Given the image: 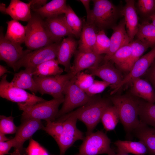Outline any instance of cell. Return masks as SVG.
I'll use <instances>...</instances> for the list:
<instances>
[{
	"label": "cell",
	"instance_id": "cell-1",
	"mask_svg": "<svg viewBox=\"0 0 155 155\" xmlns=\"http://www.w3.org/2000/svg\"><path fill=\"white\" fill-rule=\"evenodd\" d=\"M110 101L117 111L127 137L130 139L133 131L141 122L139 117V100L123 95L113 96Z\"/></svg>",
	"mask_w": 155,
	"mask_h": 155
},
{
	"label": "cell",
	"instance_id": "cell-2",
	"mask_svg": "<svg viewBox=\"0 0 155 155\" xmlns=\"http://www.w3.org/2000/svg\"><path fill=\"white\" fill-rule=\"evenodd\" d=\"M107 99L94 98L89 102L77 109L57 119L61 121L69 117H74L83 122L86 125V134L92 132L99 123L105 110L111 105Z\"/></svg>",
	"mask_w": 155,
	"mask_h": 155
},
{
	"label": "cell",
	"instance_id": "cell-3",
	"mask_svg": "<svg viewBox=\"0 0 155 155\" xmlns=\"http://www.w3.org/2000/svg\"><path fill=\"white\" fill-rule=\"evenodd\" d=\"M42 18L36 13L32 14L31 18L26 26L24 43L28 49L31 51L59 42L52 37Z\"/></svg>",
	"mask_w": 155,
	"mask_h": 155
},
{
	"label": "cell",
	"instance_id": "cell-4",
	"mask_svg": "<svg viewBox=\"0 0 155 155\" xmlns=\"http://www.w3.org/2000/svg\"><path fill=\"white\" fill-rule=\"evenodd\" d=\"M93 7L86 22L99 30L112 28L121 16V9L108 0H92Z\"/></svg>",
	"mask_w": 155,
	"mask_h": 155
},
{
	"label": "cell",
	"instance_id": "cell-5",
	"mask_svg": "<svg viewBox=\"0 0 155 155\" xmlns=\"http://www.w3.org/2000/svg\"><path fill=\"white\" fill-rule=\"evenodd\" d=\"M64 100V97L53 98L33 105L17 103L19 109L23 111L22 121L28 119L55 121L59 111V107Z\"/></svg>",
	"mask_w": 155,
	"mask_h": 155
},
{
	"label": "cell",
	"instance_id": "cell-6",
	"mask_svg": "<svg viewBox=\"0 0 155 155\" xmlns=\"http://www.w3.org/2000/svg\"><path fill=\"white\" fill-rule=\"evenodd\" d=\"M111 141L102 131L86 134L80 146L78 155H115L110 146Z\"/></svg>",
	"mask_w": 155,
	"mask_h": 155
},
{
	"label": "cell",
	"instance_id": "cell-7",
	"mask_svg": "<svg viewBox=\"0 0 155 155\" xmlns=\"http://www.w3.org/2000/svg\"><path fill=\"white\" fill-rule=\"evenodd\" d=\"M74 76L70 73L49 77L33 76L38 91L42 95L47 94L54 98L64 97V90L69 81Z\"/></svg>",
	"mask_w": 155,
	"mask_h": 155
},
{
	"label": "cell",
	"instance_id": "cell-8",
	"mask_svg": "<svg viewBox=\"0 0 155 155\" xmlns=\"http://www.w3.org/2000/svg\"><path fill=\"white\" fill-rule=\"evenodd\" d=\"M63 94L65 95L64 101L56 119L70 112L74 108L84 105L94 98L89 96L76 84L75 76L67 84Z\"/></svg>",
	"mask_w": 155,
	"mask_h": 155
},
{
	"label": "cell",
	"instance_id": "cell-9",
	"mask_svg": "<svg viewBox=\"0 0 155 155\" xmlns=\"http://www.w3.org/2000/svg\"><path fill=\"white\" fill-rule=\"evenodd\" d=\"M7 75L1 77L0 82V96L11 102L33 105L46 100L42 97L30 94L25 90L13 85L7 79Z\"/></svg>",
	"mask_w": 155,
	"mask_h": 155
},
{
	"label": "cell",
	"instance_id": "cell-10",
	"mask_svg": "<svg viewBox=\"0 0 155 155\" xmlns=\"http://www.w3.org/2000/svg\"><path fill=\"white\" fill-rule=\"evenodd\" d=\"M62 41L55 42L41 48L31 51L24 56L17 64L16 71L20 67L33 69L37 66L57 57Z\"/></svg>",
	"mask_w": 155,
	"mask_h": 155
},
{
	"label": "cell",
	"instance_id": "cell-11",
	"mask_svg": "<svg viewBox=\"0 0 155 155\" xmlns=\"http://www.w3.org/2000/svg\"><path fill=\"white\" fill-rule=\"evenodd\" d=\"M23 50L21 45L12 43L6 39L2 28L0 32V59L5 62L16 71L17 64L24 56L31 51Z\"/></svg>",
	"mask_w": 155,
	"mask_h": 155
},
{
	"label": "cell",
	"instance_id": "cell-12",
	"mask_svg": "<svg viewBox=\"0 0 155 155\" xmlns=\"http://www.w3.org/2000/svg\"><path fill=\"white\" fill-rule=\"evenodd\" d=\"M77 119L74 117H69L59 121L64 122L63 131L56 142L60 149L59 155H64L70 147L76 141L83 140L84 138L83 133L77 127Z\"/></svg>",
	"mask_w": 155,
	"mask_h": 155
},
{
	"label": "cell",
	"instance_id": "cell-13",
	"mask_svg": "<svg viewBox=\"0 0 155 155\" xmlns=\"http://www.w3.org/2000/svg\"><path fill=\"white\" fill-rule=\"evenodd\" d=\"M155 59V46L136 61L129 73L123 78L116 88L111 92L110 94H114L123 85L144 75Z\"/></svg>",
	"mask_w": 155,
	"mask_h": 155
},
{
	"label": "cell",
	"instance_id": "cell-14",
	"mask_svg": "<svg viewBox=\"0 0 155 155\" xmlns=\"http://www.w3.org/2000/svg\"><path fill=\"white\" fill-rule=\"evenodd\" d=\"M44 127L41 120L28 119L22 121L21 125L18 127L13 138L15 149L18 150L21 155H24L25 151L23 147L24 143L30 138L37 131L43 130Z\"/></svg>",
	"mask_w": 155,
	"mask_h": 155
},
{
	"label": "cell",
	"instance_id": "cell-15",
	"mask_svg": "<svg viewBox=\"0 0 155 155\" xmlns=\"http://www.w3.org/2000/svg\"><path fill=\"white\" fill-rule=\"evenodd\" d=\"M74 63L70 71L75 76L82 71L95 68L99 65L104 57L94 52H85L76 51Z\"/></svg>",
	"mask_w": 155,
	"mask_h": 155
},
{
	"label": "cell",
	"instance_id": "cell-16",
	"mask_svg": "<svg viewBox=\"0 0 155 155\" xmlns=\"http://www.w3.org/2000/svg\"><path fill=\"white\" fill-rule=\"evenodd\" d=\"M88 72L95 75L108 83L113 90L116 88L123 78L121 72L109 61L103 64L92 69H87Z\"/></svg>",
	"mask_w": 155,
	"mask_h": 155
},
{
	"label": "cell",
	"instance_id": "cell-17",
	"mask_svg": "<svg viewBox=\"0 0 155 155\" xmlns=\"http://www.w3.org/2000/svg\"><path fill=\"white\" fill-rule=\"evenodd\" d=\"M112 29L113 32L110 38V48L104 58L105 61H109L112 55L120 48L131 42L126 31L124 18Z\"/></svg>",
	"mask_w": 155,
	"mask_h": 155
},
{
	"label": "cell",
	"instance_id": "cell-18",
	"mask_svg": "<svg viewBox=\"0 0 155 155\" xmlns=\"http://www.w3.org/2000/svg\"><path fill=\"white\" fill-rule=\"evenodd\" d=\"M31 4L20 0H11L8 6L1 3L0 10L2 13L9 15L13 19L17 21L28 22L31 18Z\"/></svg>",
	"mask_w": 155,
	"mask_h": 155
},
{
	"label": "cell",
	"instance_id": "cell-19",
	"mask_svg": "<svg viewBox=\"0 0 155 155\" xmlns=\"http://www.w3.org/2000/svg\"><path fill=\"white\" fill-rule=\"evenodd\" d=\"M124 6L121 9V16L124 17L126 31L132 42L137 33L139 24V19L135 7V1L125 0Z\"/></svg>",
	"mask_w": 155,
	"mask_h": 155
},
{
	"label": "cell",
	"instance_id": "cell-20",
	"mask_svg": "<svg viewBox=\"0 0 155 155\" xmlns=\"http://www.w3.org/2000/svg\"><path fill=\"white\" fill-rule=\"evenodd\" d=\"M78 43L72 36L64 38L60 45L57 56L59 63L65 67L67 73L70 71L71 66L70 62L71 57L76 52Z\"/></svg>",
	"mask_w": 155,
	"mask_h": 155
},
{
	"label": "cell",
	"instance_id": "cell-21",
	"mask_svg": "<svg viewBox=\"0 0 155 155\" xmlns=\"http://www.w3.org/2000/svg\"><path fill=\"white\" fill-rule=\"evenodd\" d=\"M44 21L51 35L56 41L62 40V38L65 36H73L64 14L46 18Z\"/></svg>",
	"mask_w": 155,
	"mask_h": 155
},
{
	"label": "cell",
	"instance_id": "cell-22",
	"mask_svg": "<svg viewBox=\"0 0 155 155\" xmlns=\"http://www.w3.org/2000/svg\"><path fill=\"white\" fill-rule=\"evenodd\" d=\"M97 29L91 24L84 21L78 42V50L93 52L96 43Z\"/></svg>",
	"mask_w": 155,
	"mask_h": 155
},
{
	"label": "cell",
	"instance_id": "cell-23",
	"mask_svg": "<svg viewBox=\"0 0 155 155\" xmlns=\"http://www.w3.org/2000/svg\"><path fill=\"white\" fill-rule=\"evenodd\" d=\"M132 135L145 144L149 155H155V128L150 127L141 121Z\"/></svg>",
	"mask_w": 155,
	"mask_h": 155
},
{
	"label": "cell",
	"instance_id": "cell-24",
	"mask_svg": "<svg viewBox=\"0 0 155 155\" xmlns=\"http://www.w3.org/2000/svg\"><path fill=\"white\" fill-rule=\"evenodd\" d=\"M67 6L66 0H53L41 7L31 8L42 18L46 19L64 14Z\"/></svg>",
	"mask_w": 155,
	"mask_h": 155
},
{
	"label": "cell",
	"instance_id": "cell-25",
	"mask_svg": "<svg viewBox=\"0 0 155 155\" xmlns=\"http://www.w3.org/2000/svg\"><path fill=\"white\" fill-rule=\"evenodd\" d=\"M11 82L18 88L30 90L34 95L38 92L31 69H25L15 73Z\"/></svg>",
	"mask_w": 155,
	"mask_h": 155
},
{
	"label": "cell",
	"instance_id": "cell-26",
	"mask_svg": "<svg viewBox=\"0 0 155 155\" xmlns=\"http://www.w3.org/2000/svg\"><path fill=\"white\" fill-rule=\"evenodd\" d=\"M131 88L133 94L151 103L155 102V91L151 85L146 80L138 78L134 80Z\"/></svg>",
	"mask_w": 155,
	"mask_h": 155
},
{
	"label": "cell",
	"instance_id": "cell-27",
	"mask_svg": "<svg viewBox=\"0 0 155 155\" xmlns=\"http://www.w3.org/2000/svg\"><path fill=\"white\" fill-rule=\"evenodd\" d=\"M7 30L4 35L5 38L15 44L21 45L25 43L26 27L18 21L12 20L7 22Z\"/></svg>",
	"mask_w": 155,
	"mask_h": 155
},
{
	"label": "cell",
	"instance_id": "cell-28",
	"mask_svg": "<svg viewBox=\"0 0 155 155\" xmlns=\"http://www.w3.org/2000/svg\"><path fill=\"white\" fill-rule=\"evenodd\" d=\"M114 144L117 147V153H131L136 155H145L148 154L147 147L140 141L133 142L118 140L114 142Z\"/></svg>",
	"mask_w": 155,
	"mask_h": 155
},
{
	"label": "cell",
	"instance_id": "cell-29",
	"mask_svg": "<svg viewBox=\"0 0 155 155\" xmlns=\"http://www.w3.org/2000/svg\"><path fill=\"white\" fill-rule=\"evenodd\" d=\"M59 64L57 59H55L46 61L32 69L33 76L45 77L61 75L63 70Z\"/></svg>",
	"mask_w": 155,
	"mask_h": 155
},
{
	"label": "cell",
	"instance_id": "cell-30",
	"mask_svg": "<svg viewBox=\"0 0 155 155\" xmlns=\"http://www.w3.org/2000/svg\"><path fill=\"white\" fill-rule=\"evenodd\" d=\"M137 39L152 48L155 46V26L147 20L139 24Z\"/></svg>",
	"mask_w": 155,
	"mask_h": 155
},
{
	"label": "cell",
	"instance_id": "cell-31",
	"mask_svg": "<svg viewBox=\"0 0 155 155\" xmlns=\"http://www.w3.org/2000/svg\"><path fill=\"white\" fill-rule=\"evenodd\" d=\"M132 51L127 61L119 68L122 70L129 71L133 66L149 47L136 39L131 42Z\"/></svg>",
	"mask_w": 155,
	"mask_h": 155
},
{
	"label": "cell",
	"instance_id": "cell-32",
	"mask_svg": "<svg viewBox=\"0 0 155 155\" xmlns=\"http://www.w3.org/2000/svg\"><path fill=\"white\" fill-rule=\"evenodd\" d=\"M64 14L73 36L77 38L80 37L84 21L77 16L69 5Z\"/></svg>",
	"mask_w": 155,
	"mask_h": 155
},
{
	"label": "cell",
	"instance_id": "cell-33",
	"mask_svg": "<svg viewBox=\"0 0 155 155\" xmlns=\"http://www.w3.org/2000/svg\"><path fill=\"white\" fill-rule=\"evenodd\" d=\"M139 117L142 122L155 128V104L139 100Z\"/></svg>",
	"mask_w": 155,
	"mask_h": 155
},
{
	"label": "cell",
	"instance_id": "cell-34",
	"mask_svg": "<svg viewBox=\"0 0 155 155\" xmlns=\"http://www.w3.org/2000/svg\"><path fill=\"white\" fill-rule=\"evenodd\" d=\"M101 120L104 128L107 131L113 130L120 120L117 111L114 106L110 105L105 110Z\"/></svg>",
	"mask_w": 155,
	"mask_h": 155
},
{
	"label": "cell",
	"instance_id": "cell-35",
	"mask_svg": "<svg viewBox=\"0 0 155 155\" xmlns=\"http://www.w3.org/2000/svg\"><path fill=\"white\" fill-rule=\"evenodd\" d=\"M110 45V40L105 34L104 30L97 31L96 40L93 52L100 55L106 54Z\"/></svg>",
	"mask_w": 155,
	"mask_h": 155
},
{
	"label": "cell",
	"instance_id": "cell-36",
	"mask_svg": "<svg viewBox=\"0 0 155 155\" xmlns=\"http://www.w3.org/2000/svg\"><path fill=\"white\" fill-rule=\"evenodd\" d=\"M131 51V42L119 49L111 57L109 61L120 67L128 60Z\"/></svg>",
	"mask_w": 155,
	"mask_h": 155
},
{
	"label": "cell",
	"instance_id": "cell-37",
	"mask_svg": "<svg viewBox=\"0 0 155 155\" xmlns=\"http://www.w3.org/2000/svg\"><path fill=\"white\" fill-rule=\"evenodd\" d=\"M43 130L51 135L57 142L62 134L64 128L63 121L55 120L46 121Z\"/></svg>",
	"mask_w": 155,
	"mask_h": 155
},
{
	"label": "cell",
	"instance_id": "cell-38",
	"mask_svg": "<svg viewBox=\"0 0 155 155\" xmlns=\"http://www.w3.org/2000/svg\"><path fill=\"white\" fill-rule=\"evenodd\" d=\"M137 7L141 16L148 19L155 13V0H138Z\"/></svg>",
	"mask_w": 155,
	"mask_h": 155
},
{
	"label": "cell",
	"instance_id": "cell-39",
	"mask_svg": "<svg viewBox=\"0 0 155 155\" xmlns=\"http://www.w3.org/2000/svg\"><path fill=\"white\" fill-rule=\"evenodd\" d=\"M12 116H0V132L4 134L16 133L18 128L13 122Z\"/></svg>",
	"mask_w": 155,
	"mask_h": 155
},
{
	"label": "cell",
	"instance_id": "cell-40",
	"mask_svg": "<svg viewBox=\"0 0 155 155\" xmlns=\"http://www.w3.org/2000/svg\"><path fill=\"white\" fill-rule=\"evenodd\" d=\"M94 80L92 75L83 72L78 73L75 76V84L84 91L92 84Z\"/></svg>",
	"mask_w": 155,
	"mask_h": 155
},
{
	"label": "cell",
	"instance_id": "cell-41",
	"mask_svg": "<svg viewBox=\"0 0 155 155\" xmlns=\"http://www.w3.org/2000/svg\"><path fill=\"white\" fill-rule=\"evenodd\" d=\"M26 152L27 155H49L45 149L32 138L30 139Z\"/></svg>",
	"mask_w": 155,
	"mask_h": 155
},
{
	"label": "cell",
	"instance_id": "cell-42",
	"mask_svg": "<svg viewBox=\"0 0 155 155\" xmlns=\"http://www.w3.org/2000/svg\"><path fill=\"white\" fill-rule=\"evenodd\" d=\"M109 86V84L104 81L94 80L92 84L84 92L89 96L92 97L94 95L101 93Z\"/></svg>",
	"mask_w": 155,
	"mask_h": 155
},
{
	"label": "cell",
	"instance_id": "cell-43",
	"mask_svg": "<svg viewBox=\"0 0 155 155\" xmlns=\"http://www.w3.org/2000/svg\"><path fill=\"white\" fill-rule=\"evenodd\" d=\"M14 146L13 138L5 142H0V155L9 154V152Z\"/></svg>",
	"mask_w": 155,
	"mask_h": 155
},
{
	"label": "cell",
	"instance_id": "cell-44",
	"mask_svg": "<svg viewBox=\"0 0 155 155\" xmlns=\"http://www.w3.org/2000/svg\"><path fill=\"white\" fill-rule=\"evenodd\" d=\"M144 75L151 83L155 91V59Z\"/></svg>",
	"mask_w": 155,
	"mask_h": 155
},
{
	"label": "cell",
	"instance_id": "cell-45",
	"mask_svg": "<svg viewBox=\"0 0 155 155\" xmlns=\"http://www.w3.org/2000/svg\"><path fill=\"white\" fill-rule=\"evenodd\" d=\"M79 1L83 4L85 8L86 12L87 19L89 17L91 11L90 5L91 0H80Z\"/></svg>",
	"mask_w": 155,
	"mask_h": 155
},
{
	"label": "cell",
	"instance_id": "cell-46",
	"mask_svg": "<svg viewBox=\"0 0 155 155\" xmlns=\"http://www.w3.org/2000/svg\"><path fill=\"white\" fill-rule=\"evenodd\" d=\"M47 1L46 0H31L29 1V2H30L32 6H36V7H33L38 8L45 5L47 3Z\"/></svg>",
	"mask_w": 155,
	"mask_h": 155
},
{
	"label": "cell",
	"instance_id": "cell-47",
	"mask_svg": "<svg viewBox=\"0 0 155 155\" xmlns=\"http://www.w3.org/2000/svg\"><path fill=\"white\" fill-rule=\"evenodd\" d=\"M11 73V72L8 71L7 68L4 66L0 65V76L2 77L5 73Z\"/></svg>",
	"mask_w": 155,
	"mask_h": 155
},
{
	"label": "cell",
	"instance_id": "cell-48",
	"mask_svg": "<svg viewBox=\"0 0 155 155\" xmlns=\"http://www.w3.org/2000/svg\"><path fill=\"white\" fill-rule=\"evenodd\" d=\"M4 134L0 132V142H5L10 140Z\"/></svg>",
	"mask_w": 155,
	"mask_h": 155
},
{
	"label": "cell",
	"instance_id": "cell-49",
	"mask_svg": "<svg viewBox=\"0 0 155 155\" xmlns=\"http://www.w3.org/2000/svg\"><path fill=\"white\" fill-rule=\"evenodd\" d=\"M148 19L151 20L152 24L155 26V13L150 16Z\"/></svg>",
	"mask_w": 155,
	"mask_h": 155
},
{
	"label": "cell",
	"instance_id": "cell-50",
	"mask_svg": "<svg viewBox=\"0 0 155 155\" xmlns=\"http://www.w3.org/2000/svg\"><path fill=\"white\" fill-rule=\"evenodd\" d=\"M10 155H21V154L18 150L15 149L14 151L11 153Z\"/></svg>",
	"mask_w": 155,
	"mask_h": 155
},
{
	"label": "cell",
	"instance_id": "cell-51",
	"mask_svg": "<svg viewBox=\"0 0 155 155\" xmlns=\"http://www.w3.org/2000/svg\"><path fill=\"white\" fill-rule=\"evenodd\" d=\"M115 155H129L128 154L117 153Z\"/></svg>",
	"mask_w": 155,
	"mask_h": 155
},
{
	"label": "cell",
	"instance_id": "cell-52",
	"mask_svg": "<svg viewBox=\"0 0 155 155\" xmlns=\"http://www.w3.org/2000/svg\"><path fill=\"white\" fill-rule=\"evenodd\" d=\"M73 155H78V154H75Z\"/></svg>",
	"mask_w": 155,
	"mask_h": 155
}]
</instances>
